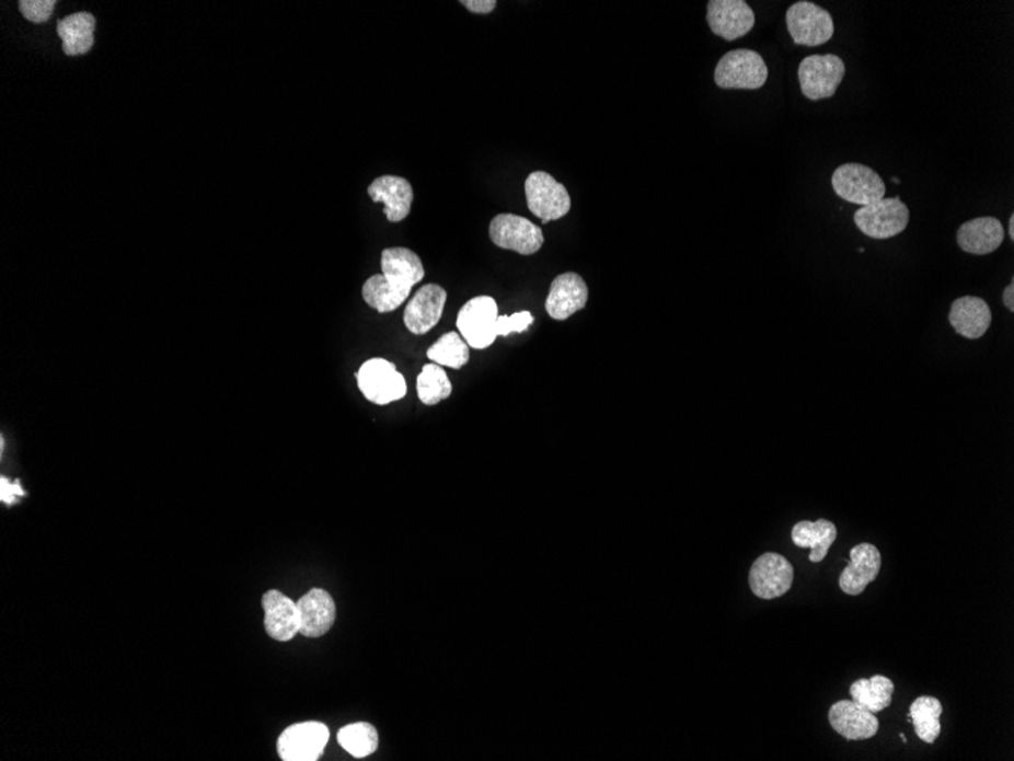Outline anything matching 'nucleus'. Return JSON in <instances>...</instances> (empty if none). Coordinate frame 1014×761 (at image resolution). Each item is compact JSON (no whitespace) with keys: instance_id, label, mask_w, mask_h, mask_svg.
I'll return each instance as SVG.
<instances>
[{"instance_id":"72a5a7b5","label":"nucleus","mask_w":1014,"mask_h":761,"mask_svg":"<svg viewBox=\"0 0 1014 761\" xmlns=\"http://www.w3.org/2000/svg\"><path fill=\"white\" fill-rule=\"evenodd\" d=\"M461 5L470 10L471 13L489 14L497 7V2L495 0H462Z\"/></svg>"},{"instance_id":"f8f14e48","label":"nucleus","mask_w":1014,"mask_h":761,"mask_svg":"<svg viewBox=\"0 0 1014 761\" xmlns=\"http://www.w3.org/2000/svg\"><path fill=\"white\" fill-rule=\"evenodd\" d=\"M711 31L726 42L745 37L754 26V13L745 0H711L707 2Z\"/></svg>"},{"instance_id":"b1692460","label":"nucleus","mask_w":1014,"mask_h":761,"mask_svg":"<svg viewBox=\"0 0 1014 761\" xmlns=\"http://www.w3.org/2000/svg\"><path fill=\"white\" fill-rule=\"evenodd\" d=\"M96 19L90 13L67 15L58 22L57 31L62 41V50L69 57L88 54L92 49Z\"/></svg>"},{"instance_id":"a878e982","label":"nucleus","mask_w":1014,"mask_h":761,"mask_svg":"<svg viewBox=\"0 0 1014 761\" xmlns=\"http://www.w3.org/2000/svg\"><path fill=\"white\" fill-rule=\"evenodd\" d=\"M852 701L872 713H879L890 707L894 700L895 684L884 674H875L871 680H859L851 685Z\"/></svg>"},{"instance_id":"4468645a","label":"nucleus","mask_w":1014,"mask_h":761,"mask_svg":"<svg viewBox=\"0 0 1014 761\" xmlns=\"http://www.w3.org/2000/svg\"><path fill=\"white\" fill-rule=\"evenodd\" d=\"M882 552L871 543H861L851 551V563L840 575L841 591L849 596L864 593L868 584L878 578L882 570Z\"/></svg>"},{"instance_id":"6e6552de","label":"nucleus","mask_w":1014,"mask_h":761,"mask_svg":"<svg viewBox=\"0 0 1014 761\" xmlns=\"http://www.w3.org/2000/svg\"><path fill=\"white\" fill-rule=\"evenodd\" d=\"M861 233L872 239H890L901 234L910 222V210L896 198H884L871 206L860 207L854 216Z\"/></svg>"},{"instance_id":"7ed1b4c3","label":"nucleus","mask_w":1014,"mask_h":761,"mask_svg":"<svg viewBox=\"0 0 1014 761\" xmlns=\"http://www.w3.org/2000/svg\"><path fill=\"white\" fill-rule=\"evenodd\" d=\"M832 189L844 201L860 207L882 201L886 196V184L874 169L860 163H846L832 174Z\"/></svg>"},{"instance_id":"f257e3e1","label":"nucleus","mask_w":1014,"mask_h":761,"mask_svg":"<svg viewBox=\"0 0 1014 761\" xmlns=\"http://www.w3.org/2000/svg\"><path fill=\"white\" fill-rule=\"evenodd\" d=\"M769 69L760 54L750 49L730 50L715 68V84L721 89L758 90L768 82Z\"/></svg>"},{"instance_id":"cd10ccee","label":"nucleus","mask_w":1014,"mask_h":761,"mask_svg":"<svg viewBox=\"0 0 1014 761\" xmlns=\"http://www.w3.org/2000/svg\"><path fill=\"white\" fill-rule=\"evenodd\" d=\"M427 357L441 367L461 370L470 360V345L461 333L448 332L428 348Z\"/></svg>"},{"instance_id":"aec40b11","label":"nucleus","mask_w":1014,"mask_h":761,"mask_svg":"<svg viewBox=\"0 0 1014 761\" xmlns=\"http://www.w3.org/2000/svg\"><path fill=\"white\" fill-rule=\"evenodd\" d=\"M1005 231L1000 219L992 216L972 219L957 231V242L965 253L986 256L994 253L1004 242Z\"/></svg>"},{"instance_id":"9d476101","label":"nucleus","mask_w":1014,"mask_h":761,"mask_svg":"<svg viewBox=\"0 0 1014 761\" xmlns=\"http://www.w3.org/2000/svg\"><path fill=\"white\" fill-rule=\"evenodd\" d=\"M330 731L321 722H302L281 733L278 754L285 761H316L329 743Z\"/></svg>"},{"instance_id":"5701e85b","label":"nucleus","mask_w":1014,"mask_h":761,"mask_svg":"<svg viewBox=\"0 0 1014 761\" xmlns=\"http://www.w3.org/2000/svg\"><path fill=\"white\" fill-rule=\"evenodd\" d=\"M792 539L797 547L811 549L809 561L817 564L827 558L829 547L836 543L837 528L832 521L825 519L804 520L794 524Z\"/></svg>"},{"instance_id":"f3484780","label":"nucleus","mask_w":1014,"mask_h":761,"mask_svg":"<svg viewBox=\"0 0 1014 761\" xmlns=\"http://www.w3.org/2000/svg\"><path fill=\"white\" fill-rule=\"evenodd\" d=\"M265 610V627L269 637L277 642H290L300 634V611L295 600L278 590H269L262 599Z\"/></svg>"},{"instance_id":"6ab92c4d","label":"nucleus","mask_w":1014,"mask_h":761,"mask_svg":"<svg viewBox=\"0 0 1014 761\" xmlns=\"http://www.w3.org/2000/svg\"><path fill=\"white\" fill-rule=\"evenodd\" d=\"M300 611V634L309 638L327 634L336 620V603L327 591L312 588L308 595L297 600Z\"/></svg>"},{"instance_id":"c85d7f7f","label":"nucleus","mask_w":1014,"mask_h":761,"mask_svg":"<svg viewBox=\"0 0 1014 761\" xmlns=\"http://www.w3.org/2000/svg\"><path fill=\"white\" fill-rule=\"evenodd\" d=\"M416 391L424 405L434 406L450 397L453 387L441 365L428 364L416 380Z\"/></svg>"},{"instance_id":"1a4fd4ad","label":"nucleus","mask_w":1014,"mask_h":761,"mask_svg":"<svg viewBox=\"0 0 1014 761\" xmlns=\"http://www.w3.org/2000/svg\"><path fill=\"white\" fill-rule=\"evenodd\" d=\"M489 238L498 249L515 251L521 256H532L544 245L540 227L528 218L510 214L495 216L489 226Z\"/></svg>"},{"instance_id":"39448f33","label":"nucleus","mask_w":1014,"mask_h":761,"mask_svg":"<svg viewBox=\"0 0 1014 761\" xmlns=\"http://www.w3.org/2000/svg\"><path fill=\"white\" fill-rule=\"evenodd\" d=\"M498 305L493 297H475L459 310V333L474 350H485L497 339Z\"/></svg>"},{"instance_id":"f704fd0d","label":"nucleus","mask_w":1014,"mask_h":761,"mask_svg":"<svg viewBox=\"0 0 1014 761\" xmlns=\"http://www.w3.org/2000/svg\"><path fill=\"white\" fill-rule=\"evenodd\" d=\"M1002 301H1004V305L1005 308L1010 310V312H1014V281L1013 280H1012V284H1010L1007 288H1005L1004 297H1002Z\"/></svg>"},{"instance_id":"9b49d317","label":"nucleus","mask_w":1014,"mask_h":761,"mask_svg":"<svg viewBox=\"0 0 1014 761\" xmlns=\"http://www.w3.org/2000/svg\"><path fill=\"white\" fill-rule=\"evenodd\" d=\"M794 579L792 563L780 553H764L754 561L749 573L753 595L761 599H776L788 593Z\"/></svg>"},{"instance_id":"2eb2a0df","label":"nucleus","mask_w":1014,"mask_h":761,"mask_svg":"<svg viewBox=\"0 0 1014 761\" xmlns=\"http://www.w3.org/2000/svg\"><path fill=\"white\" fill-rule=\"evenodd\" d=\"M588 286L576 273L561 274L554 278L545 309L553 320L564 321L587 305Z\"/></svg>"},{"instance_id":"393cba45","label":"nucleus","mask_w":1014,"mask_h":761,"mask_svg":"<svg viewBox=\"0 0 1014 761\" xmlns=\"http://www.w3.org/2000/svg\"><path fill=\"white\" fill-rule=\"evenodd\" d=\"M411 290L407 286L392 284L383 274H376L365 281L361 296L369 308L376 309L379 313H389L394 312L411 297Z\"/></svg>"},{"instance_id":"f03ea898","label":"nucleus","mask_w":1014,"mask_h":761,"mask_svg":"<svg viewBox=\"0 0 1014 761\" xmlns=\"http://www.w3.org/2000/svg\"><path fill=\"white\" fill-rule=\"evenodd\" d=\"M357 384L365 399L384 406L406 397L407 383L394 364L387 359H369L356 372Z\"/></svg>"},{"instance_id":"423d86ee","label":"nucleus","mask_w":1014,"mask_h":761,"mask_svg":"<svg viewBox=\"0 0 1014 761\" xmlns=\"http://www.w3.org/2000/svg\"><path fill=\"white\" fill-rule=\"evenodd\" d=\"M529 210L542 222L557 221L572 210L567 187L548 172H532L525 184Z\"/></svg>"},{"instance_id":"20e7f679","label":"nucleus","mask_w":1014,"mask_h":761,"mask_svg":"<svg viewBox=\"0 0 1014 761\" xmlns=\"http://www.w3.org/2000/svg\"><path fill=\"white\" fill-rule=\"evenodd\" d=\"M846 74V66L837 55H811L804 58L797 70L802 93L809 101L828 100L836 95Z\"/></svg>"},{"instance_id":"bb28decb","label":"nucleus","mask_w":1014,"mask_h":761,"mask_svg":"<svg viewBox=\"0 0 1014 761\" xmlns=\"http://www.w3.org/2000/svg\"><path fill=\"white\" fill-rule=\"evenodd\" d=\"M942 713L943 705L937 697L921 696L911 704L910 717L919 739L925 743H934L937 740L942 733Z\"/></svg>"},{"instance_id":"473e14b6","label":"nucleus","mask_w":1014,"mask_h":761,"mask_svg":"<svg viewBox=\"0 0 1014 761\" xmlns=\"http://www.w3.org/2000/svg\"><path fill=\"white\" fill-rule=\"evenodd\" d=\"M23 489L19 484H10L7 477L0 478V499L5 504H13L15 497L23 496Z\"/></svg>"},{"instance_id":"e433bc0d","label":"nucleus","mask_w":1014,"mask_h":761,"mask_svg":"<svg viewBox=\"0 0 1014 761\" xmlns=\"http://www.w3.org/2000/svg\"><path fill=\"white\" fill-rule=\"evenodd\" d=\"M891 182H894L895 184H901V180L896 178V176L895 178H891Z\"/></svg>"},{"instance_id":"412c9836","label":"nucleus","mask_w":1014,"mask_h":761,"mask_svg":"<svg viewBox=\"0 0 1014 761\" xmlns=\"http://www.w3.org/2000/svg\"><path fill=\"white\" fill-rule=\"evenodd\" d=\"M992 310L982 298L961 297L950 305L949 323L955 332L968 339H980L992 325Z\"/></svg>"},{"instance_id":"c756f323","label":"nucleus","mask_w":1014,"mask_h":761,"mask_svg":"<svg viewBox=\"0 0 1014 761\" xmlns=\"http://www.w3.org/2000/svg\"><path fill=\"white\" fill-rule=\"evenodd\" d=\"M337 741L348 754L356 757V759H365V757L375 754L377 751L379 735H377V729L371 724L357 722V724L342 728L337 733Z\"/></svg>"},{"instance_id":"4c0bfd02","label":"nucleus","mask_w":1014,"mask_h":761,"mask_svg":"<svg viewBox=\"0 0 1014 761\" xmlns=\"http://www.w3.org/2000/svg\"><path fill=\"white\" fill-rule=\"evenodd\" d=\"M901 739H902V741H907V737L903 736V735H901Z\"/></svg>"},{"instance_id":"2f4dec72","label":"nucleus","mask_w":1014,"mask_h":761,"mask_svg":"<svg viewBox=\"0 0 1014 761\" xmlns=\"http://www.w3.org/2000/svg\"><path fill=\"white\" fill-rule=\"evenodd\" d=\"M55 5H57L55 0H22L19 3L22 14L25 15L27 21L34 23L46 22L53 14Z\"/></svg>"},{"instance_id":"c9c22d12","label":"nucleus","mask_w":1014,"mask_h":761,"mask_svg":"<svg viewBox=\"0 0 1014 761\" xmlns=\"http://www.w3.org/2000/svg\"><path fill=\"white\" fill-rule=\"evenodd\" d=\"M1009 237L1012 239V241H1014V215L1010 216Z\"/></svg>"},{"instance_id":"a211bd4d","label":"nucleus","mask_w":1014,"mask_h":761,"mask_svg":"<svg viewBox=\"0 0 1014 761\" xmlns=\"http://www.w3.org/2000/svg\"><path fill=\"white\" fill-rule=\"evenodd\" d=\"M829 724L837 735L848 740H866L876 736L879 720L875 713L861 707L854 701H839L829 710Z\"/></svg>"},{"instance_id":"7c9ffc66","label":"nucleus","mask_w":1014,"mask_h":761,"mask_svg":"<svg viewBox=\"0 0 1014 761\" xmlns=\"http://www.w3.org/2000/svg\"><path fill=\"white\" fill-rule=\"evenodd\" d=\"M533 321L534 318L528 310L514 313L510 316H498L495 332H497V336H509L510 333L526 332L533 324Z\"/></svg>"},{"instance_id":"4be33fe9","label":"nucleus","mask_w":1014,"mask_h":761,"mask_svg":"<svg viewBox=\"0 0 1014 761\" xmlns=\"http://www.w3.org/2000/svg\"><path fill=\"white\" fill-rule=\"evenodd\" d=\"M381 274L392 284L414 288L426 276L418 254L403 246L387 249L381 253Z\"/></svg>"},{"instance_id":"dca6fc26","label":"nucleus","mask_w":1014,"mask_h":761,"mask_svg":"<svg viewBox=\"0 0 1014 761\" xmlns=\"http://www.w3.org/2000/svg\"><path fill=\"white\" fill-rule=\"evenodd\" d=\"M372 201L384 204L389 222H401L411 215L414 204V187L403 176L383 175L368 187Z\"/></svg>"},{"instance_id":"ddd939ff","label":"nucleus","mask_w":1014,"mask_h":761,"mask_svg":"<svg viewBox=\"0 0 1014 761\" xmlns=\"http://www.w3.org/2000/svg\"><path fill=\"white\" fill-rule=\"evenodd\" d=\"M447 303V290L428 284L412 297L404 310V324L414 335H426L441 321Z\"/></svg>"},{"instance_id":"0eeeda50","label":"nucleus","mask_w":1014,"mask_h":761,"mask_svg":"<svg viewBox=\"0 0 1014 761\" xmlns=\"http://www.w3.org/2000/svg\"><path fill=\"white\" fill-rule=\"evenodd\" d=\"M788 33L792 35L796 45L815 46L825 45L831 41L834 35V21L831 14L816 3L800 0L788 8L787 15Z\"/></svg>"}]
</instances>
